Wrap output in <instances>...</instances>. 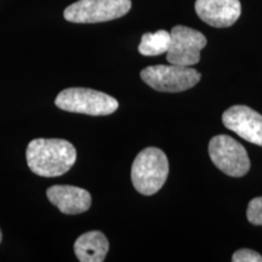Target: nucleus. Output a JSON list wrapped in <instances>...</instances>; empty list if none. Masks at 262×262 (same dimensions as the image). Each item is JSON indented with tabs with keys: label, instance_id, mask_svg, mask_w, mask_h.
<instances>
[{
	"label": "nucleus",
	"instance_id": "obj_15",
	"mask_svg": "<svg viewBox=\"0 0 262 262\" xmlns=\"http://www.w3.org/2000/svg\"><path fill=\"white\" fill-rule=\"evenodd\" d=\"M2 239H3V234H2V231H0V243H2Z\"/></svg>",
	"mask_w": 262,
	"mask_h": 262
},
{
	"label": "nucleus",
	"instance_id": "obj_6",
	"mask_svg": "<svg viewBox=\"0 0 262 262\" xmlns=\"http://www.w3.org/2000/svg\"><path fill=\"white\" fill-rule=\"evenodd\" d=\"M209 156L216 168L232 178H242L250 169V159L243 145L228 135L212 137Z\"/></svg>",
	"mask_w": 262,
	"mask_h": 262
},
{
	"label": "nucleus",
	"instance_id": "obj_13",
	"mask_svg": "<svg viewBox=\"0 0 262 262\" xmlns=\"http://www.w3.org/2000/svg\"><path fill=\"white\" fill-rule=\"evenodd\" d=\"M247 217L250 224L262 226V196L251 199L248 205Z\"/></svg>",
	"mask_w": 262,
	"mask_h": 262
},
{
	"label": "nucleus",
	"instance_id": "obj_10",
	"mask_svg": "<svg viewBox=\"0 0 262 262\" xmlns=\"http://www.w3.org/2000/svg\"><path fill=\"white\" fill-rule=\"evenodd\" d=\"M48 199L66 215H78L91 206V195L86 189L68 185L51 186L47 191Z\"/></svg>",
	"mask_w": 262,
	"mask_h": 262
},
{
	"label": "nucleus",
	"instance_id": "obj_2",
	"mask_svg": "<svg viewBox=\"0 0 262 262\" xmlns=\"http://www.w3.org/2000/svg\"><path fill=\"white\" fill-rule=\"evenodd\" d=\"M169 162L165 153L156 147H148L137 155L131 166V181L143 195H153L168 179Z\"/></svg>",
	"mask_w": 262,
	"mask_h": 262
},
{
	"label": "nucleus",
	"instance_id": "obj_5",
	"mask_svg": "<svg viewBox=\"0 0 262 262\" xmlns=\"http://www.w3.org/2000/svg\"><path fill=\"white\" fill-rule=\"evenodd\" d=\"M131 0H78L64 10L63 16L73 24H100L125 16Z\"/></svg>",
	"mask_w": 262,
	"mask_h": 262
},
{
	"label": "nucleus",
	"instance_id": "obj_14",
	"mask_svg": "<svg viewBox=\"0 0 262 262\" xmlns=\"http://www.w3.org/2000/svg\"><path fill=\"white\" fill-rule=\"evenodd\" d=\"M233 262H262V255L251 249H241L232 256Z\"/></svg>",
	"mask_w": 262,
	"mask_h": 262
},
{
	"label": "nucleus",
	"instance_id": "obj_1",
	"mask_svg": "<svg viewBox=\"0 0 262 262\" xmlns=\"http://www.w3.org/2000/svg\"><path fill=\"white\" fill-rule=\"evenodd\" d=\"M29 169L42 178H57L74 165L77 149L61 139H35L26 150Z\"/></svg>",
	"mask_w": 262,
	"mask_h": 262
},
{
	"label": "nucleus",
	"instance_id": "obj_12",
	"mask_svg": "<svg viewBox=\"0 0 262 262\" xmlns=\"http://www.w3.org/2000/svg\"><path fill=\"white\" fill-rule=\"evenodd\" d=\"M170 41H171L170 32L164 31V29L157 31L156 33H146L141 38L139 51L143 56H159L168 52Z\"/></svg>",
	"mask_w": 262,
	"mask_h": 262
},
{
	"label": "nucleus",
	"instance_id": "obj_7",
	"mask_svg": "<svg viewBox=\"0 0 262 262\" xmlns=\"http://www.w3.org/2000/svg\"><path fill=\"white\" fill-rule=\"evenodd\" d=\"M171 41L166 52L169 63L191 67L201 60V51L206 47L205 35L186 26H175L170 32Z\"/></svg>",
	"mask_w": 262,
	"mask_h": 262
},
{
	"label": "nucleus",
	"instance_id": "obj_4",
	"mask_svg": "<svg viewBox=\"0 0 262 262\" xmlns=\"http://www.w3.org/2000/svg\"><path fill=\"white\" fill-rule=\"evenodd\" d=\"M201 73L191 67L178 64L149 66L141 71V78L152 89L160 93H181L195 86Z\"/></svg>",
	"mask_w": 262,
	"mask_h": 262
},
{
	"label": "nucleus",
	"instance_id": "obj_3",
	"mask_svg": "<svg viewBox=\"0 0 262 262\" xmlns=\"http://www.w3.org/2000/svg\"><path fill=\"white\" fill-rule=\"evenodd\" d=\"M55 104L67 112L88 116H108L119 107L114 97L88 88H70L61 91Z\"/></svg>",
	"mask_w": 262,
	"mask_h": 262
},
{
	"label": "nucleus",
	"instance_id": "obj_11",
	"mask_svg": "<svg viewBox=\"0 0 262 262\" xmlns=\"http://www.w3.org/2000/svg\"><path fill=\"white\" fill-rule=\"evenodd\" d=\"M110 243L102 232L91 231L81 234L74 243V253L80 262H102Z\"/></svg>",
	"mask_w": 262,
	"mask_h": 262
},
{
	"label": "nucleus",
	"instance_id": "obj_9",
	"mask_svg": "<svg viewBox=\"0 0 262 262\" xmlns=\"http://www.w3.org/2000/svg\"><path fill=\"white\" fill-rule=\"evenodd\" d=\"M194 8L199 18L215 28L231 27L242 12L239 0H196Z\"/></svg>",
	"mask_w": 262,
	"mask_h": 262
},
{
	"label": "nucleus",
	"instance_id": "obj_8",
	"mask_svg": "<svg viewBox=\"0 0 262 262\" xmlns=\"http://www.w3.org/2000/svg\"><path fill=\"white\" fill-rule=\"evenodd\" d=\"M222 122L243 140L262 147V116L253 108L243 104L228 108L222 114Z\"/></svg>",
	"mask_w": 262,
	"mask_h": 262
}]
</instances>
